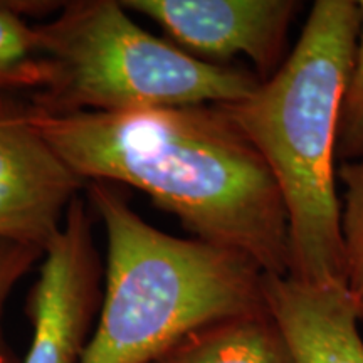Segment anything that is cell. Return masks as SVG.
I'll list each match as a JSON object with an SVG mask.
<instances>
[{"mask_svg":"<svg viewBox=\"0 0 363 363\" xmlns=\"http://www.w3.org/2000/svg\"><path fill=\"white\" fill-rule=\"evenodd\" d=\"M30 118L84 182L142 190L194 239L246 254L264 274H288L283 197L266 162L219 106L74 115L30 106Z\"/></svg>","mask_w":363,"mask_h":363,"instance_id":"cell-1","label":"cell"},{"mask_svg":"<svg viewBox=\"0 0 363 363\" xmlns=\"http://www.w3.org/2000/svg\"><path fill=\"white\" fill-rule=\"evenodd\" d=\"M360 24L358 2L318 0L278 71L247 98L216 104L274 177L288 216V274L308 283L345 284L335 162Z\"/></svg>","mask_w":363,"mask_h":363,"instance_id":"cell-2","label":"cell"},{"mask_svg":"<svg viewBox=\"0 0 363 363\" xmlns=\"http://www.w3.org/2000/svg\"><path fill=\"white\" fill-rule=\"evenodd\" d=\"M157 363H296L269 313L208 326Z\"/></svg>","mask_w":363,"mask_h":363,"instance_id":"cell-9","label":"cell"},{"mask_svg":"<svg viewBox=\"0 0 363 363\" xmlns=\"http://www.w3.org/2000/svg\"><path fill=\"white\" fill-rule=\"evenodd\" d=\"M358 6L362 12L360 33L338 120L337 158H342L343 162L363 158V0Z\"/></svg>","mask_w":363,"mask_h":363,"instance_id":"cell-12","label":"cell"},{"mask_svg":"<svg viewBox=\"0 0 363 363\" xmlns=\"http://www.w3.org/2000/svg\"><path fill=\"white\" fill-rule=\"evenodd\" d=\"M126 11L155 21L177 48L224 65L239 54L264 81L281 66L288 29L301 4L294 0H125Z\"/></svg>","mask_w":363,"mask_h":363,"instance_id":"cell-7","label":"cell"},{"mask_svg":"<svg viewBox=\"0 0 363 363\" xmlns=\"http://www.w3.org/2000/svg\"><path fill=\"white\" fill-rule=\"evenodd\" d=\"M108 239L103 303L81 363H157L199 331L266 311L246 254L155 229L116 185L86 182Z\"/></svg>","mask_w":363,"mask_h":363,"instance_id":"cell-3","label":"cell"},{"mask_svg":"<svg viewBox=\"0 0 363 363\" xmlns=\"http://www.w3.org/2000/svg\"><path fill=\"white\" fill-rule=\"evenodd\" d=\"M49 79L35 27L27 26L7 2H0V103L22 91L38 93Z\"/></svg>","mask_w":363,"mask_h":363,"instance_id":"cell-10","label":"cell"},{"mask_svg":"<svg viewBox=\"0 0 363 363\" xmlns=\"http://www.w3.org/2000/svg\"><path fill=\"white\" fill-rule=\"evenodd\" d=\"M338 179L345 187L340 214L345 286L363 318V158L343 162Z\"/></svg>","mask_w":363,"mask_h":363,"instance_id":"cell-11","label":"cell"},{"mask_svg":"<svg viewBox=\"0 0 363 363\" xmlns=\"http://www.w3.org/2000/svg\"><path fill=\"white\" fill-rule=\"evenodd\" d=\"M43 256L44 251L38 247L0 240V363H22L7 340L4 315H6L7 301L16 286Z\"/></svg>","mask_w":363,"mask_h":363,"instance_id":"cell-13","label":"cell"},{"mask_svg":"<svg viewBox=\"0 0 363 363\" xmlns=\"http://www.w3.org/2000/svg\"><path fill=\"white\" fill-rule=\"evenodd\" d=\"M264 299L296 363H363L362 318L345 284L264 274Z\"/></svg>","mask_w":363,"mask_h":363,"instance_id":"cell-8","label":"cell"},{"mask_svg":"<svg viewBox=\"0 0 363 363\" xmlns=\"http://www.w3.org/2000/svg\"><path fill=\"white\" fill-rule=\"evenodd\" d=\"M103 262L88 203L76 197L44 249L39 278L26 301L33 340L22 363H81L103 303Z\"/></svg>","mask_w":363,"mask_h":363,"instance_id":"cell-5","label":"cell"},{"mask_svg":"<svg viewBox=\"0 0 363 363\" xmlns=\"http://www.w3.org/2000/svg\"><path fill=\"white\" fill-rule=\"evenodd\" d=\"M84 187L34 126L30 104L0 103V240L44 251Z\"/></svg>","mask_w":363,"mask_h":363,"instance_id":"cell-6","label":"cell"},{"mask_svg":"<svg viewBox=\"0 0 363 363\" xmlns=\"http://www.w3.org/2000/svg\"><path fill=\"white\" fill-rule=\"evenodd\" d=\"M49 66L30 106L45 115L212 106L247 98L261 79L194 57L147 33L115 0H74L35 27Z\"/></svg>","mask_w":363,"mask_h":363,"instance_id":"cell-4","label":"cell"}]
</instances>
